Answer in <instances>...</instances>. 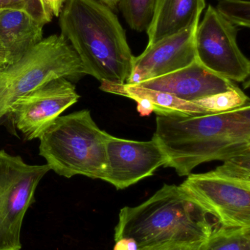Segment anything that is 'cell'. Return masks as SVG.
<instances>
[{
    "instance_id": "cell-1",
    "label": "cell",
    "mask_w": 250,
    "mask_h": 250,
    "mask_svg": "<svg viewBox=\"0 0 250 250\" xmlns=\"http://www.w3.org/2000/svg\"><path fill=\"white\" fill-rule=\"evenodd\" d=\"M152 139L167 157L165 167L186 176L202 163L250 152V102L224 112L189 117L157 115Z\"/></svg>"
},
{
    "instance_id": "cell-2",
    "label": "cell",
    "mask_w": 250,
    "mask_h": 250,
    "mask_svg": "<svg viewBox=\"0 0 250 250\" xmlns=\"http://www.w3.org/2000/svg\"><path fill=\"white\" fill-rule=\"evenodd\" d=\"M59 24L85 75L100 82L126 83L135 57L114 10L98 0H67Z\"/></svg>"
},
{
    "instance_id": "cell-3",
    "label": "cell",
    "mask_w": 250,
    "mask_h": 250,
    "mask_svg": "<svg viewBox=\"0 0 250 250\" xmlns=\"http://www.w3.org/2000/svg\"><path fill=\"white\" fill-rule=\"evenodd\" d=\"M219 226L180 187L165 184L142 204L120 209L114 241L131 238L139 250L167 242H205Z\"/></svg>"
},
{
    "instance_id": "cell-4",
    "label": "cell",
    "mask_w": 250,
    "mask_h": 250,
    "mask_svg": "<svg viewBox=\"0 0 250 250\" xmlns=\"http://www.w3.org/2000/svg\"><path fill=\"white\" fill-rule=\"evenodd\" d=\"M108 135L89 110L75 111L59 117L41 135L39 154L59 176L70 179L81 175L105 181Z\"/></svg>"
},
{
    "instance_id": "cell-5",
    "label": "cell",
    "mask_w": 250,
    "mask_h": 250,
    "mask_svg": "<svg viewBox=\"0 0 250 250\" xmlns=\"http://www.w3.org/2000/svg\"><path fill=\"white\" fill-rule=\"evenodd\" d=\"M86 76L80 60L60 35L44 38L20 60L0 68V123L22 97L50 81L76 82Z\"/></svg>"
},
{
    "instance_id": "cell-6",
    "label": "cell",
    "mask_w": 250,
    "mask_h": 250,
    "mask_svg": "<svg viewBox=\"0 0 250 250\" xmlns=\"http://www.w3.org/2000/svg\"><path fill=\"white\" fill-rule=\"evenodd\" d=\"M48 171L46 164H28L21 156L0 149V250L22 249L23 218Z\"/></svg>"
},
{
    "instance_id": "cell-7",
    "label": "cell",
    "mask_w": 250,
    "mask_h": 250,
    "mask_svg": "<svg viewBox=\"0 0 250 250\" xmlns=\"http://www.w3.org/2000/svg\"><path fill=\"white\" fill-rule=\"evenodd\" d=\"M237 26L209 4L195 35L196 60L214 74L243 82L250 74V62L237 43Z\"/></svg>"
},
{
    "instance_id": "cell-8",
    "label": "cell",
    "mask_w": 250,
    "mask_h": 250,
    "mask_svg": "<svg viewBox=\"0 0 250 250\" xmlns=\"http://www.w3.org/2000/svg\"><path fill=\"white\" fill-rule=\"evenodd\" d=\"M179 187L222 227H250V182L210 171L189 174Z\"/></svg>"
},
{
    "instance_id": "cell-9",
    "label": "cell",
    "mask_w": 250,
    "mask_h": 250,
    "mask_svg": "<svg viewBox=\"0 0 250 250\" xmlns=\"http://www.w3.org/2000/svg\"><path fill=\"white\" fill-rule=\"evenodd\" d=\"M79 98L80 95L73 82L66 78H59L19 98L7 117H10L26 141L39 139Z\"/></svg>"
},
{
    "instance_id": "cell-10",
    "label": "cell",
    "mask_w": 250,
    "mask_h": 250,
    "mask_svg": "<svg viewBox=\"0 0 250 250\" xmlns=\"http://www.w3.org/2000/svg\"><path fill=\"white\" fill-rule=\"evenodd\" d=\"M106 149L108 174L105 182L117 189H126L153 176L157 169L167 164V156L153 139L132 141L109 134Z\"/></svg>"
},
{
    "instance_id": "cell-11",
    "label": "cell",
    "mask_w": 250,
    "mask_h": 250,
    "mask_svg": "<svg viewBox=\"0 0 250 250\" xmlns=\"http://www.w3.org/2000/svg\"><path fill=\"white\" fill-rule=\"evenodd\" d=\"M198 26L147 45L139 57L134 58L132 71L126 83L138 84L170 74L195 62V35Z\"/></svg>"
},
{
    "instance_id": "cell-12",
    "label": "cell",
    "mask_w": 250,
    "mask_h": 250,
    "mask_svg": "<svg viewBox=\"0 0 250 250\" xmlns=\"http://www.w3.org/2000/svg\"><path fill=\"white\" fill-rule=\"evenodd\" d=\"M136 86L171 94L179 99L193 103L238 87L231 81L207 70L197 60L187 67Z\"/></svg>"
},
{
    "instance_id": "cell-13",
    "label": "cell",
    "mask_w": 250,
    "mask_h": 250,
    "mask_svg": "<svg viewBox=\"0 0 250 250\" xmlns=\"http://www.w3.org/2000/svg\"><path fill=\"white\" fill-rule=\"evenodd\" d=\"M45 25L41 16L30 10H0V43L5 50L8 64L20 60L44 39Z\"/></svg>"
},
{
    "instance_id": "cell-14",
    "label": "cell",
    "mask_w": 250,
    "mask_h": 250,
    "mask_svg": "<svg viewBox=\"0 0 250 250\" xmlns=\"http://www.w3.org/2000/svg\"><path fill=\"white\" fill-rule=\"evenodd\" d=\"M205 0H157L147 29L148 45L198 26Z\"/></svg>"
},
{
    "instance_id": "cell-15",
    "label": "cell",
    "mask_w": 250,
    "mask_h": 250,
    "mask_svg": "<svg viewBox=\"0 0 250 250\" xmlns=\"http://www.w3.org/2000/svg\"><path fill=\"white\" fill-rule=\"evenodd\" d=\"M99 88L107 93L126 97L133 101L136 98H145L152 104L154 112L159 116L189 117L214 113L200 106L195 103L183 101L171 94L145 89L136 85L117 84L102 82Z\"/></svg>"
},
{
    "instance_id": "cell-16",
    "label": "cell",
    "mask_w": 250,
    "mask_h": 250,
    "mask_svg": "<svg viewBox=\"0 0 250 250\" xmlns=\"http://www.w3.org/2000/svg\"><path fill=\"white\" fill-rule=\"evenodd\" d=\"M201 250H250V227L219 226Z\"/></svg>"
},
{
    "instance_id": "cell-17",
    "label": "cell",
    "mask_w": 250,
    "mask_h": 250,
    "mask_svg": "<svg viewBox=\"0 0 250 250\" xmlns=\"http://www.w3.org/2000/svg\"><path fill=\"white\" fill-rule=\"evenodd\" d=\"M157 0H120L118 6L131 29L146 31L151 23Z\"/></svg>"
},
{
    "instance_id": "cell-18",
    "label": "cell",
    "mask_w": 250,
    "mask_h": 250,
    "mask_svg": "<svg viewBox=\"0 0 250 250\" xmlns=\"http://www.w3.org/2000/svg\"><path fill=\"white\" fill-rule=\"evenodd\" d=\"M249 102V98L239 87L211 95L195 101V104L211 112L228 111L240 108Z\"/></svg>"
},
{
    "instance_id": "cell-19",
    "label": "cell",
    "mask_w": 250,
    "mask_h": 250,
    "mask_svg": "<svg viewBox=\"0 0 250 250\" xmlns=\"http://www.w3.org/2000/svg\"><path fill=\"white\" fill-rule=\"evenodd\" d=\"M216 9L234 26L250 27V3L248 0H220Z\"/></svg>"
},
{
    "instance_id": "cell-20",
    "label": "cell",
    "mask_w": 250,
    "mask_h": 250,
    "mask_svg": "<svg viewBox=\"0 0 250 250\" xmlns=\"http://www.w3.org/2000/svg\"><path fill=\"white\" fill-rule=\"evenodd\" d=\"M211 171L223 177L250 182V152L231 157Z\"/></svg>"
},
{
    "instance_id": "cell-21",
    "label": "cell",
    "mask_w": 250,
    "mask_h": 250,
    "mask_svg": "<svg viewBox=\"0 0 250 250\" xmlns=\"http://www.w3.org/2000/svg\"><path fill=\"white\" fill-rule=\"evenodd\" d=\"M67 0H35L41 19L45 24L59 17Z\"/></svg>"
},
{
    "instance_id": "cell-22",
    "label": "cell",
    "mask_w": 250,
    "mask_h": 250,
    "mask_svg": "<svg viewBox=\"0 0 250 250\" xmlns=\"http://www.w3.org/2000/svg\"><path fill=\"white\" fill-rule=\"evenodd\" d=\"M204 243L205 242H167L154 246L147 247L139 250H201Z\"/></svg>"
},
{
    "instance_id": "cell-23",
    "label": "cell",
    "mask_w": 250,
    "mask_h": 250,
    "mask_svg": "<svg viewBox=\"0 0 250 250\" xmlns=\"http://www.w3.org/2000/svg\"><path fill=\"white\" fill-rule=\"evenodd\" d=\"M5 9H23L41 16L35 0H0V10Z\"/></svg>"
},
{
    "instance_id": "cell-24",
    "label": "cell",
    "mask_w": 250,
    "mask_h": 250,
    "mask_svg": "<svg viewBox=\"0 0 250 250\" xmlns=\"http://www.w3.org/2000/svg\"><path fill=\"white\" fill-rule=\"evenodd\" d=\"M113 250H139V247L131 238H120L115 240Z\"/></svg>"
},
{
    "instance_id": "cell-25",
    "label": "cell",
    "mask_w": 250,
    "mask_h": 250,
    "mask_svg": "<svg viewBox=\"0 0 250 250\" xmlns=\"http://www.w3.org/2000/svg\"><path fill=\"white\" fill-rule=\"evenodd\" d=\"M137 104L136 110L141 117H148L154 113L152 104L145 98H136L134 100Z\"/></svg>"
},
{
    "instance_id": "cell-26",
    "label": "cell",
    "mask_w": 250,
    "mask_h": 250,
    "mask_svg": "<svg viewBox=\"0 0 250 250\" xmlns=\"http://www.w3.org/2000/svg\"><path fill=\"white\" fill-rule=\"evenodd\" d=\"M8 64L7 63V54H6L5 50L3 48L1 44L0 43V66H6Z\"/></svg>"
},
{
    "instance_id": "cell-27",
    "label": "cell",
    "mask_w": 250,
    "mask_h": 250,
    "mask_svg": "<svg viewBox=\"0 0 250 250\" xmlns=\"http://www.w3.org/2000/svg\"><path fill=\"white\" fill-rule=\"evenodd\" d=\"M98 1L107 4L112 10L115 11V10H117V7H118L119 1H120V0H98Z\"/></svg>"
},
{
    "instance_id": "cell-28",
    "label": "cell",
    "mask_w": 250,
    "mask_h": 250,
    "mask_svg": "<svg viewBox=\"0 0 250 250\" xmlns=\"http://www.w3.org/2000/svg\"><path fill=\"white\" fill-rule=\"evenodd\" d=\"M0 67H1V66H0Z\"/></svg>"
}]
</instances>
